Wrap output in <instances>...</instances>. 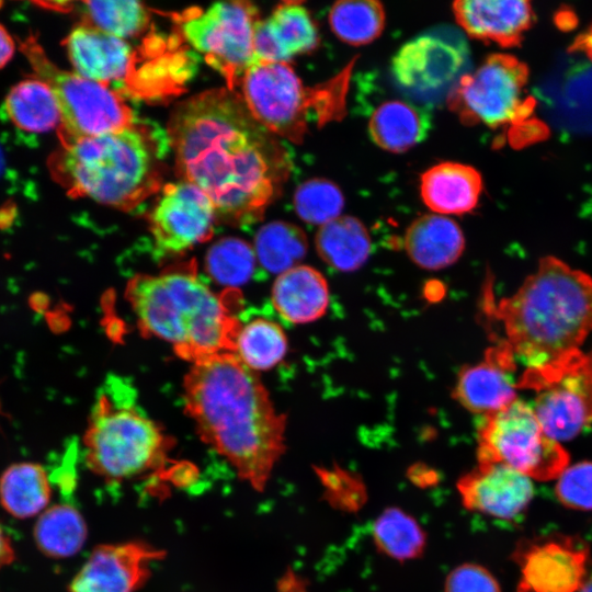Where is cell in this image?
<instances>
[{
	"instance_id": "e0dca14e",
	"label": "cell",
	"mask_w": 592,
	"mask_h": 592,
	"mask_svg": "<svg viewBox=\"0 0 592 592\" xmlns=\"http://www.w3.org/2000/svg\"><path fill=\"white\" fill-rule=\"evenodd\" d=\"M456 487L467 510L502 520L521 514L534 494L531 478L500 464H478Z\"/></svg>"
},
{
	"instance_id": "8fae6325",
	"label": "cell",
	"mask_w": 592,
	"mask_h": 592,
	"mask_svg": "<svg viewBox=\"0 0 592 592\" xmlns=\"http://www.w3.org/2000/svg\"><path fill=\"white\" fill-rule=\"evenodd\" d=\"M258 10L246 1L216 2L182 19L181 31L206 62L236 91L253 62V30Z\"/></svg>"
},
{
	"instance_id": "836d02e7",
	"label": "cell",
	"mask_w": 592,
	"mask_h": 592,
	"mask_svg": "<svg viewBox=\"0 0 592 592\" xmlns=\"http://www.w3.org/2000/svg\"><path fill=\"white\" fill-rule=\"evenodd\" d=\"M81 11L89 25L122 39L138 35L149 22V12L138 1H84Z\"/></svg>"
},
{
	"instance_id": "83f0119b",
	"label": "cell",
	"mask_w": 592,
	"mask_h": 592,
	"mask_svg": "<svg viewBox=\"0 0 592 592\" xmlns=\"http://www.w3.org/2000/svg\"><path fill=\"white\" fill-rule=\"evenodd\" d=\"M4 112L16 127L30 133H46L61 125L57 100L39 78L15 84L7 94Z\"/></svg>"
},
{
	"instance_id": "5b68a950",
	"label": "cell",
	"mask_w": 592,
	"mask_h": 592,
	"mask_svg": "<svg viewBox=\"0 0 592 592\" xmlns=\"http://www.w3.org/2000/svg\"><path fill=\"white\" fill-rule=\"evenodd\" d=\"M57 172L75 194L132 209L160 187L157 150L136 123L64 143Z\"/></svg>"
},
{
	"instance_id": "ffe728a7",
	"label": "cell",
	"mask_w": 592,
	"mask_h": 592,
	"mask_svg": "<svg viewBox=\"0 0 592 592\" xmlns=\"http://www.w3.org/2000/svg\"><path fill=\"white\" fill-rule=\"evenodd\" d=\"M453 12L469 36L503 47L520 44L534 20L525 0H459L453 3Z\"/></svg>"
},
{
	"instance_id": "7a4b0ae2",
	"label": "cell",
	"mask_w": 592,
	"mask_h": 592,
	"mask_svg": "<svg viewBox=\"0 0 592 592\" xmlns=\"http://www.w3.org/2000/svg\"><path fill=\"white\" fill-rule=\"evenodd\" d=\"M184 406L197 434L255 491H264L285 453V415L274 408L257 373L234 353L192 363Z\"/></svg>"
},
{
	"instance_id": "3957f363",
	"label": "cell",
	"mask_w": 592,
	"mask_h": 592,
	"mask_svg": "<svg viewBox=\"0 0 592 592\" xmlns=\"http://www.w3.org/2000/svg\"><path fill=\"white\" fill-rule=\"evenodd\" d=\"M494 315L524 372L547 374L581 352L592 331V277L548 255Z\"/></svg>"
},
{
	"instance_id": "9a60e30c",
	"label": "cell",
	"mask_w": 592,
	"mask_h": 592,
	"mask_svg": "<svg viewBox=\"0 0 592 592\" xmlns=\"http://www.w3.org/2000/svg\"><path fill=\"white\" fill-rule=\"evenodd\" d=\"M216 217L214 203L195 184L168 183L149 217L155 246L166 254L184 252L212 237Z\"/></svg>"
},
{
	"instance_id": "7402d4cb",
	"label": "cell",
	"mask_w": 592,
	"mask_h": 592,
	"mask_svg": "<svg viewBox=\"0 0 592 592\" xmlns=\"http://www.w3.org/2000/svg\"><path fill=\"white\" fill-rule=\"evenodd\" d=\"M327 280L315 267L298 264L280 273L272 287V303L286 321L304 325L321 318L329 306Z\"/></svg>"
},
{
	"instance_id": "74e56055",
	"label": "cell",
	"mask_w": 592,
	"mask_h": 592,
	"mask_svg": "<svg viewBox=\"0 0 592 592\" xmlns=\"http://www.w3.org/2000/svg\"><path fill=\"white\" fill-rule=\"evenodd\" d=\"M444 592H501V590L488 569L474 562H465L448 573Z\"/></svg>"
},
{
	"instance_id": "5bb4252c",
	"label": "cell",
	"mask_w": 592,
	"mask_h": 592,
	"mask_svg": "<svg viewBox=\"0 0 592 592\" xmlns=\"http://www.w3.org/2000/svg\"><path fill=\"white\" fill-rule=\"evenodd\" d=\"M513 560L520 570L516 592H578L587 580L590 550L577 536L555 534L521 540Z\"/></svg>"
},
{
	"instance_id": "44dd1931",
	"label": "cell",
	"mask_w": 592,
	"mask_h": 592,
	"mask_svg": "<svg viewBox=\"0 0 592 592\" xmlns=\"http://www.w3.org/2000/svg\"><path fill=\"white\" fill-rule=\"evenodd\" d=\"M65 45L73 71L98 83L124 80L132 65L133 50L126 39L87 23L76 26Z\"/></svg>"
},
{
	"instance_id": "ba28073f",
	"label": "cell",
	"mask_w": 592,
	"mask_h": 592,
	"mask_svg": "<svg viewBox=\"0 0 592 592\" xmlns=\"http://www.w3.org/2000/svg\"><path fill=\"white\" fill-rule=\"evenodd\" d=\"M477 443L478 464L504 465L532 480L557 479L569 464L567 451L545 433L532 405L521 399L485 415Z\"/></svg>"
},
{
	"instance_id": "d6986e66",
	"label": "cell",
	"mask_w": 592,
	"mask_h": 592,
	"mask_svg": "<svg viewBox=\"0 0 592 592\" xmlns=\"http://www.w3.org/2000/svg\"><path fill=\"white\" fill-rule=\"evenodd\" d=\"M318 45L319 33L307 8L297 1L283 2L254 25L253 62H287Z\"/></svg>"
},
{
	"instance_id": "8d00e7d4",
	"label": "cell",
	"mask_w": 592,
	"mask_h": 592,
	"mask_svg": "<svg viewBox=\"0 0 592 592\" xmlns=\"http://www.w3.org/2000/svg\"><path fill=\"white\" fill-rule=\"evenodd\" d=\"M555 493L569 509L592 511V462L568 466L557 478Z\"/></svg>"
},
{
	"instance_id": "f1b7e54d",
	"label": "cell",
	"mask_w": 592,
	"mask_h": 592,
	"mask_svg": "<svg viewBox=\"0 0 592 592\" xmlns=\"http://www.w3.org/2000/svg\"><path fill=\"white\" fill-rule=\"evenodd\" d=\"M87 534L83 516L68 503L46 509L34 526L37 547L53 558H66L77 554L84 545Z\"/></svg>"
},
{
	"instance_id": "f35d334b",
	"label": "cell",
	"mask_w": 592,
	"mask_h": 592,
	"mask_svg": "<svg viewBox=\"0 0 592 592\" xmlns=\"http://www.w3.org/2000/svg\"><path fill=\"white\" fill-rule=\"evenodd\" d=\"M15 44L10 33L0 24V69L13 57Z\"/></svg>"
},
{
	"instance_id": "4fadbf2b",
	"label": "cell",
	"mask_w": 592,
	"mask_h": 592,
	"mask_svg": "<svg viewBox=\"0 0 592 592\" xmlns=\"http://www.w3.org/2000/svg\"><path fill=\"white\" fill-rule=\"evenodd\" d=\"M469 50L456 36L424 34L403 44L391 61V73L409 95L430 101L447 98L468 71Z\"/></svg>"
},
{
	"instance_id": "4dcf8cb0",
	"label": "cell",
	"mask_w": 592,
	"mask_h": 592,
	"mask_svg": "<svg viewBox=\"0 0 592 592\" xmlns=\"http://www.w3.org/2000/svg\"><path fill=\"white\" fill-rule=\"evenodd\" d=\"M373 540L380 553L398 561L419 558L426 544L417 520L398 508L384 510L375 520Z\"/></svg>"
},
{
	"instance_id": "4316f807",
	"label": "cell",
	"mask_w": 592,
	"mask_h": 592,
	"mask_svg": "<svg viewBox=\"0 0 592 592\" xmlns=\"http://www.w3.org/2000/svg\"><path fill=\"white\" fill-rule=\"evenodd\" d=\"M50 497L49 476L38 464L11 465L0 477V502L7 512L18 519L44 512Z\"/></svg>"
},
{
	"instance_id": "f546056e",
	"label": "cell",
	"mask_w": 592,
	"mask_h": 592,
	"mask_svg": "<svg viewBox=\"0 0 592 592\" xmlns=\"http://www.w3.org/2000/svg\"><path fill=\"white\" fill-rule=\"evenodd\" d=\"M286 352L287 339L276 322L257 318L246 325L241 323L234 354L253 372L273 368Z\"/></svg>"
},
{
	"instance_id": "d6a6232c",
	"label": "cell",
	"mask_w": 592,
	"mask_h": 592,
	"mask_svg": "<svg viewBox=\"0 0 592 592\" xmlns=\"http://www.w3.org/2000/svg\"><path fill=\"white\" fill-rule=\"evenodd\" d=\"M305 232L286 221H272L257 234L254 253L259 262L271 272L283 273L298 264L307 252Z\"/></svg>"
},
{
	"instance_id": "8992f818",
	"label": "cell",
	"mask_w": 592,
	"mask_h": 592,
	"mask_svg": "<svg viewBox=\"0 0 592 592\" xmlns=\"http://www.w3.org/2000/svg\"><path fill=\"white\" fill-rule=\"evenodd\" d=\"M87 467L107 482H124L162 468L171 439L136 402L130 386L110 378L83 435Z\"/></svg>"
},
{
	"instance_id": "d590c367",
	"label": "cell",
	"mask_w": 592,
	"mask_h": 592,
	"mask_svg": "<svg viewBox=\"0 0 592 592\" xmlns=\"http://www.w3.org/2000/svg\"><path fill=\"white\" fill-rule=\"evenodd\" d=\"M255 253L242 240L227 238L219 240L209 250L208 265L217 276L224 280L246 277L251 272Z\"/></svg>"
},
{
	"instance_id": "ab89813d",
	"label": "cell",
	"mask_w": 592,
	"mask_h": 592,
	"mask_svg": "<svg viewBox=\"0 0 592 592\" xmlns=\"http://www.w3.org/2000/svg\"><path fill=\"white\" fill-rule=\"evenodd\" d=\"M571 49L583 53L592 61V25L574 39Z\"/></svg>"
},
{
	"instance_id": "603a6c76",
	"label": "cell",
	"mask_w": 592,
	"mask_h": 592,
	"mask_svg": "<svg viewBox=\"0 0 592 592\" xmlns=\"http://www.w3.org/2000/svg\"><path fill=\"white\" fill-rule=\"evenodd\" d=\"M482 191L480 173L459 162H442L428 169L420 181L424 204L440 215L471 212Z\"/></svg>"
},
{
	"instance_id": "52a82bcc",
	"label": "cell",
	"mask_w": 592,
	"mask_h": 592,
	"mask_svg": "<svg viewBox=\"0 0 592 592\" xmlns=\"http://www.w3.org/2000/svg\"><path fill=\"white\" fill-rule=\"evenodd\" d=\"M353 64L328 81L307 87L287 62L255 61L240 80L241 98L267 132L300 144L310 123L321 127L346 114Z\"/></svg>"
},
{
	"instance_id": "cb8c5ba5",
	"label": "cell",
	"mask_w": 592,
	"mask_h": 592,
	"mask_svg": "<svg viewBox=\"0 0 592 592\" xmlns=\"http://www.w3.org/2000/svg\"><path fill=\"white\" fill-rule=\"evenodd\" d=\"M408 257L420 267L441 270L455 263L465 248L460 227L453 219L428 214L414 219L403 236Z\"/></svg>"
},
{
	"instance_id": "9c48e42d",
	"label": "cell",
	"mask_w": 592,
	"mask_h": 592,
	"mask_svg": "<svg viewBox=\"0 0 592 592\" xmlns=\"http://www.w3.org/2000/svg\"><path fill=\"white\" fill-rule=\"evenodd\" d=\"M22 49L37 78L49 86L57 100L64 143L134 124L132 110L107 86L60 69L33 38L25 41Z\"/></svg>"
},
{
	"instance_id": "e575fe53",
	"label": "cell",
	"mask_w": 592,
	"mask_h": 592,
	"mask_svg": "<svg viewBox=\"0 0 592 592\" xmlns=\"http://www.w3.org/2000/svg\"><path fill=\"white\" fill-rule=\"evenodd\" d=\"M344 205L341 190L331 181L314 178L301 183L294 194V207L306 223L325 225L340 216Z\"/></svg>"
},
{
	"instance_id": "484cf974",
	"label": "cell",
	"mask_w": 592,
	"mask_h": 592,
	"mask_svg": "<svg viewBox=\"0 0 592 592\" xmlns=\"http://www.w3.org/2000/svg\"><path fill=\"white\" fill-rule=\"evenodd\" d=\"M315 243L319 257L341 272L357 270L367 260L372 250L366 227L352 216H339L320 226Z\"/></svg>"
},
{
	"instance_id": "1f68e13d",
	"label": "cell",
	"mask_w": 592,
	"mask_h": 592,
	"mask_svg": "<svg viewBox=\"0 0 592 592\" xmlns=\"http://www.w3.org/2000/svg\"><path fill=\"white\" fill-rule=\"evenodd\" d=\"M385 10L375 0H343L329 12V24L343 43L361 46L375 41L385 26Z\"/></svg>"
},
{
	"instance_id": "b9f144b4",
	"label": "cell",
	"mask_w": 592,
	"mask_h": 592,
	"mask_svg": "<svg viewBox=\"0 0 592 592\" xmlns=\"http://www.w3.org/2000/svg\"><path fill=\"white\" fill-rule=\"evenodd\" d=\"M578 592H592V577L587 578Z\"/></svg>"
},
{
	"instance_id": "ac0fdd59",
	"label": "cell",
	"mask_w": 592,
	"mask_h": 592,
	"mask_svg": "<svg viewBox=\"0 0 592 592\" xmlns=\"http://www.w3.org/2000/svg\"><path fill=\"white\" fill-rule=\"evenodd\" d=\"M515 372V356L503 341L489 349L483 361L460 371L453 396L473 413H494L517 399Z\"/></svg>"
},
{
	"instance_id": "60d3db41",
	"label": "cell",
	"mask_w": 592,
	"mask_h": 592,
	"mask_svg": "<svg viewBox=\"0 0 592 592\" xmlns=\"http://www.w3.org/2000/svg\"><path fill=\"white\" fill-rule=\"evenodd\" d=\"M14 559V549L8 535L0 526V568L9 565Z\"/></svg>"
},
{
	"instance_id": "277c9868",
	"label": "cell",
	"mask_w": 592,
	"mask_h": 592,
	"mask_svg": "<svg viewBox=\"0 0 592 592\" xmlns=\"http://www.w3.org/2000/svg\"><path fill=\"white\" fill-rule=\"evenodd\" d=\"M125 297L144 334L172 345L182 360L196 361L234 353L241 321L227 293H216L194 264L170 266L157 274H138Z\"/></svg>"
},
{
	"instance_id": "7c38bea8",
	"label": "cell",
	"mask_w": 592,
	"mask_h": 592,
	"mask_svg": "<svg viewBox=\"0 0 592 592\" xmlns=\"http://www.w3.org/2000/svg\"><path fill=\"white\" fill-rule=\"evenodd\" d=\"M519 387L535 391L534 412L545 433L559 443L592 423V353L580 352L547 374L523 372Z\"/></svg>"
},
{
	"instance_id": "30bf717a",
	"label": "cell",
	"mask_w": 592,
	"mask_h": 592,
	"mask_svg": "<svg viewBox=\"0 0 592 592\" xmlns=\"http://www.w3.org/2000/svg\"><path fill=\"white\" fill-rule=\"evenodd\" d=\"M526 65L506 54H492L474 71L466 72L451 90L446 103L467 125L491 128L513 125L531 113L525 94Z\"/></svg>"
},
{
	"instance_id": "2e32d148",
	"label": "cell",
	"mask_w": 592,
	"mask_h": 592,
	"mask_svg": "<svg viewBox=\"0 0 592 592\" xmlns=\"http://www.w3.org/2000/svg\"><path fill=\"white\" fill-rule=\"evenodd\" d=\"M166 551L144 540L96 546L69 584V592H138Z\"/></svg>"
},
{
	"instance_id": "d4e9b609",
	"label": "cell",
	"mask_w": 592,
	"mask_h": 592,
	"mask_svg": "<svg viewBox=\"0 0 592 592\" xmlns=\"http://www.w3.org/2000/svg\"><path fill=\"white\" fill-rule=\"evenodd\" d=\"M429 127L424 111L399 100L382 103L368 122L372 140L391 152H403L415 146L424 139Z\"/></svg>"
},
{
	"instance_id": "6da1fadb",
	"label": "cell",
	"mask_w": 592,
	"mask_h": 592,
	"mask_svg": "<svg viewBox=\"0 0 592 592\" xmlns=\"http://www.w3.org/2000/svg\"><path fill=\"white\" fill-rule=\"evenodd\" d=\"M265 132L228 88L198 93L171 115L169 136L182 180L200 187L230 224L255 221L284 175L281 150Z\"/></svg>"
}]
</instances>
